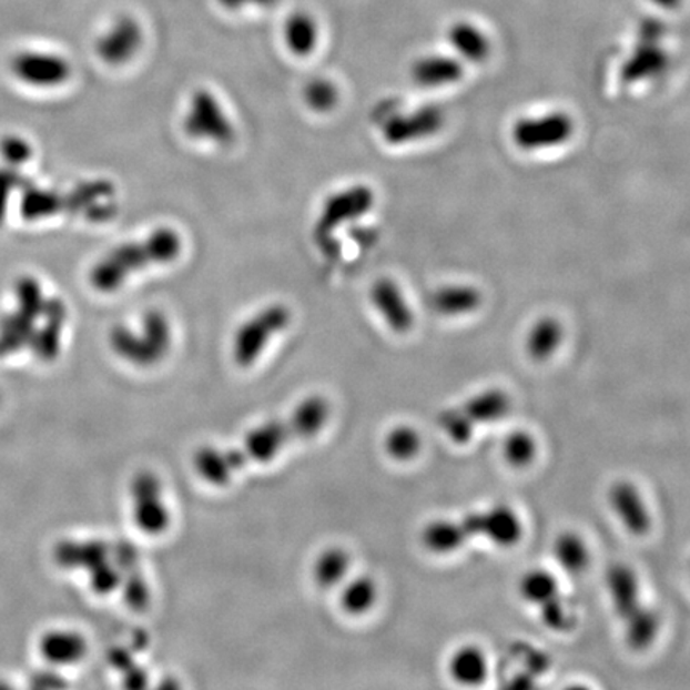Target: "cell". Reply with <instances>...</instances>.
Instances as JSON below:
<instances>
[{"label": "cell", "mask_w": 690, "mask_h": 690, "mask_svg": "<svg viewBox=\"0 0 690 690\" xmlns=\"http://www.w3.org/2000/svg\"><path fill=\"white\" fill-rule=\"evenodd\" d=\"M303 97L312 111L322 112L323 114V112L333 111V109L337 106L341 100V92L333 80L317 78L312 79L311 82L304 87Z\"/></svg>", "instance_id": "cell-32"}, {"label": "cell", "mask_w": 690, "mask_h": 690, "mask_svg": "<svg viewBox=\"0 0 690 690\" xmlns=\"http://www.w3.org/2000/svg\"><path fill=\"white\" fill-rule=\"evenodd\" d=\"M540 616L548 628H554V630L562 631L574 623L572 609L559 595L540 606Z\"/></svg>", "instance_id": "cell-35"}, {"label": "cell", "mask_w": 690, "mask_h": 690, "mask_svg": "<svg viewBox=\"0 0 690 690\" xmlns=\"http://www.w3.org/2000/svg\"><path fill=\"white\" fill-rule=\"evenodd\" d=\"M38 653L49 667L71 668L85 659L89 642L82 633L72 628H50L40 635Z\"/></svg>", "instance_id": "cell-15"}, {"label": "cell", "mask_w": 690, "mask_h": 690, "mask_svg": "<svg viewBox=\"0 0 690 690\" xmlns=\"http://www.w3.org/2000/svg\"><path fill=\"white\" fill-rule=\"evenodd\" d=\"M133 503V521L149 536H160L172 525V514L163 499L162 481L152 471H140L130 486Z\"/></svg>", "instance_id": "cell-10"}, {"label": "cell", "mask_w": 690, "mask_h": 690, "mask_svg": "<svg viewBox=\"0 0 690 690\" xmlns=\"http://www.w3.org/2000/svg\"><path fill=\"white\" fill-rule=\"evenodd\" d=\"M20 191V213L23 220H47L64 212V194L53 189L35 186L32 181L27 180Z\"/></svg>", "instance_id": "cell-20"}, {"label": "cell", "mask_w": 690, "mask_h": 690, "mask_svg": "<svg viewBox=\"0 0 690 690\" xmlns=\"http://www.w3.org/2000/svg\"><path fill=\"white\" fill-rule=\"evenodd\" d=\"M478 534L500 547H514L522 537L521 519L507 505H497L459 521L430 522L423 531V542L434 554H453Z\"/></svg>", "instance_id": "cell-3"}, {"label": "cell", "mask_w": 690, "mask_h": 690, "mask_svg": "<svg viewBox=\"0 0 690 690\" xmlns=\"http://www.w3.org/2000/svg\"><path fill=\"white\" fill-rule=\"evenodd\" d=\"M23 174L18 172V169L13 166H7V169H0V226H2L6 214L9 212L10 199H12L13 191H20L24 181Z\"/></svg>", "instance_id": "cell-37"}, {"label": "cell", "mask_w": 690, "mask_h": 690, "mask_svg": "<svg viewBox=\"0 0 690 690\" xmlns=\"http://www.w3.org/2000/svg\"><path fill=\"white\" fill-rule=\"evenodd\" d=\"M609 504L625 528L642 536L651 528V515L637 486L630 481H617L609 491Z\"/></svg>", "instance_id": "cell-17"}, {"label": "cell", "mask_w": 690, "mask_h": 690, "mask_svg": "<svg viewBox=\"0 0 690 690\" xmlns=\"http://www.w3.org/2000/svg\"><path fill=\"white\" fill-rule=\"evenodd\" d=\"M173 344L170 318L162 311H148L136 329L118 325L109 333L112 352L140 368L158 365L169 355Z\"/></svg>", "instance_id": "cell-4"}, {"label": "cell", "mask_w": 690, "mask_h": 690, "mask_svg": "<svg viewBox=\"0 0 690 690\" xmlns=\"http://www.w3.org/2000/svg\"><path fill=\"white\" fill-rule=\"evenodd\" d=\"M510 398L499 388H489L465 402L456 409L460 419L475 432L479 424H491L503 419L510 412Z\"/></svg>", "instance_id": "cell-19"}, {"label": "cell", "mask_w": 690, "mask_h": 690, "mask_svg": "<svg viewBox=\"0 0 690 690\" xmlns=\"http://www.w3.org/2000/svg\"><path fill=\"white\" fill-rule=\"evenodd\" d=\"M372 303L377 314L383 317L385 325L392 332L405 334L412 332L414 322V312L403 293L402 286L395 280L379 278L374 283L372 293Z\"/></svg>", "instance_id": "cell-16"}, {"label": "cell", "mask_w": 690, "mask_h": 690, "mask_svg": "<svg viewBox=\"0 0 690 690\" xmlns=\"http://www.w3.org/2000/svg\"><path fill=\"white\" fill-rule=\"evenodd\" d=\"M420 446H423L420 435L409 425H398V427L392 428L385 438V451L402 463L416 457L420 451Z\"/></svg>", "instance_id": "cell-31"}, {"label": "cell", "mask_w": 690, "mask_h": 690, "mask_svg": "<svg viewBox=\"0 0 690 690\" xmlns=\"http://www.w3.org/2000/svg\"><path fill=\"white\" fill-rule=\"evenodd\" d=\"M377 599V585L368 576L355 577L341 590V608L351 616H363L373 609Z\"/></svg>", "instance_id": "cell-28"}, {"label": "cell", "mask_w": 690, "mask_h": 690, "mask_svg": "<svg viewBox=\"0 0 690 690\" xmlns=\"http://www.w3.org/2000/svg\"><path fill=\"white\" fill-rule=\"evenodd\" d=\"M14 300L18 308L34 317H42L45 311L47 297L43 296L42 285L29 275H23L14 283Z\"/></svg>", "instance_id": "cell-33"}, {"label": "cell", "mask_w": 690, "mask_h": 690, "mask_svg": "<svg viewBox=\"0 0 690 690\" xmlns=\"http://www.w3.org/2000/svg\"><path fill=\"white\" fill-rule=\"evenodd\" d=\"M374 202H376V195L373 189L365 184H355V186L329 195L323 203L314 229L315 242L318 243L319 248L334 256L337 250L336 239H334L336 232L372 212Z\"/></svg>", "instance_id": "cell-6"}, {"label": "cell", "mask_w": 690, "mask_h": 690, "mask_svg": "<svg viewBox=\"0 0 690 690\" xmlns=\"http://www.w3.org/2000/svg\"><path fill=\"white\" fill-rule=\"evenodd\" d=\"M0 154L6 160L7 165L20 169L24 163L32 159V148L24 138L10 134L0 143Z\"/></svg>", "instance_id": "cell-36"}, {"label": "cell", "mask_w": 690, "mask_h": 690, "mask_svg": "<svg viewBox=\"0 0 690 690\" xmlns=\"http://www.w3.org/2000/svg\"><path fill=\"white\" fill-rule=\"evenodd\" d=\"M223 9L231 10V12H237V10L250 9V7H256V9H268V7L277 6L278 0H216Z\"/></svg>", "instance_id": "cell-39"}, {"label": "cell", "mask_w": 690, "mask_h": 690, "mask_svg": "<svg viewBox=\"0 0 690 690\" xmlns=\"http://www.w3.org/2000/svg\"><path fill=\"white\" fill-rule=\"evenodd\" d=\"M653 2L659 3V6L664 7V9H671V7L678 6V0H653Z\"/></svg>", "instance_id": "cell-40"}, {"label": "cell", "mask_w": 690, "mask_h": 690, "mask_svg": "<svg viewBox=\"0 0 690 690\" xmlns=\"http://www.w3.org/2000/svg\"><path fill=\"white\" fill-rule=\"evenodd\" d=\"M64 212L82 214L93 223H106L118 214L114 184L108 180L83 181L64 194Z\"/></svg>", "instance_id": "cell-14"}, {"label": "cell", "mask_w": 690, "mask_h": 690, "mask_svg": "<svg viewBox=\"0 0 690 690\" xmlns=\"http://www.w3.org/2000/svg\"><path fill=\"white\" fill-rule=\"evenodd\" d=\"M143 42L144 32L140 21L132 14H122L98 38L94 50L109 67H122L136 57Z\"/></svg>", "instance_id": "cell-13"}, {"label": "cell", "mask_w": 690, "mask_h": 690, "mask_svg": "<svg viewBox=\"0 0 690 690\" xmlns=\"http://www.w3.org/2000/svg\"><path fill=\"white\" fill-rule=\"evenodd\" d=\"M572 134L574 120L559 111L519 119L511 132L514 143L528 152L562 146Z\"/></svg>", "instance_id": "cell-11"}, {"label": "cell", "mask_w": 690, "mask_h": 690, "mask_svg": "<svg viewBox=\"0 0 690 690\" xmlns=\"http://www.w3.org/2000/svg\"><path fill=\"white\" fill-rule=\"evenodd\" d=\"M412 75L417 85L438 89L459 82L464 75V67L448 54H427L414 61Z\"/></svg>", "instance_id": "cell-18"}, {"label": "cell", "mask_w": 690, "mask_h": 690, "mask_svg": "<svg viewBox=\"0 0 690 690\" xmlns=\"http://www.w3.org/2000/svg\"><path fill=\"white\" fill-rule=\"evenodd\" d=\"M481 304V293L474 286L446 285L432 294L430 306L445 317L471 314Z\"/></svg>", "instance_id": "cell-22"}, {"label": "cell", "mask_w": 690, "mask_h": 690, "mask_svg": "<svg viewBox=\"0 0 690 690\" xmlns=\"http://www.w3.org/2000/svg\"><path fill=\"white\" fill-rule=\"evenodd\" d=\"M35 322L38 317L18 307L12 314L7 315L0 325V352L17 351L21 345L31 343L35 333Z\"/></svg>", "instance_id": "cell-27"}, {"label": "cell", "mask_w": 690, "mask_h": 690, "mask_svg": "<svg viewBox=\"0 0 690 690\" xmlns=\"http://www.w3.org/2000/svg\"><path fill=\"white\" fill-rule=\"evenodd\" d=\"M555 557L558 565L568 572H582L590 561V551L582 537L574 532H565L555 542Z\"/></svg>", "instance_id": "cell-29"}, {"label": "cell", "mask_w": 690, "mask_h": 690, "mask_svg": "<svg viewBox=\"0 0 690 690\" xmlns=\"http://www.w3.org/2000/svg\"><path fill=\"white\" fill-rule=\"evenodd\" d=\"M562 337H565V332H562L561 323L557 318L544 317L534 323L532 328L529 329L526 348L534 359L545 362L554 357L562 343Z\"/></svg>", "instance_id": "cell-24"}, {"label": "cell", "mask_w": 690, "mask_h": 690, "mask_svg": "<svg viewBox=\"0 0 690 690\" xmlns=\"http://www.w3.org/2000/svg\"><path fill=\"white\" fill-rule=\"evenodd\" d=\"M12 71L20 82L35 89H53L71 78V64L67 58L35 50L14 54Z\"/></svg>", "instance_id": "cell-12"}, {"label": "cell", "mask_w": 690, "mask_h": 690, "mask_svg": "<svg viewBox=\"0 0 690 690\" xmlns=\"http://www.w3.org/2000/svg\"><path fill=\"white\" fill-rule=\"evenodd\" d=\"M125 598L126 602L138 611H143L149 605V588L144 582L143 576L138 572L130 574L129 582L125 585Z\"/></svg>", "instance_id": "cell-38"}, {"label": "cell", "mask_w": 690, "mask_h": 690, "mask_svg": "<svg viewBox=\"0 0 690 690\" xmlns=\"http://www.w3.org/2000/svg\"><path fill=\"white\" fill-rule=\"evenodd\" d=\"M449 45L471 63H483L491 53V40L477 24L457 21L448 31Z\"/></svg>", "instance_id": "cell-21"}, {"label": "cell", "mask_w": 690, "mask_h": 690, "mask_svg": "<svg viewBox=\"0 0 690 690\" xmlns=\"http://www.w3.org/2000/svg\"><path fill=\"white\" fill-rule=\"evenodd\" d=\"M352 568V558L347 550L341 547L328 548L323 551L314 565V580L318 587L332 590L343 584Z\"/></svg>", "instance_id": "cell-25"}, {"label": "cell", "mask_w": 690, "mask_h": 690, "mask_svg": "<svg viewBox=\"0 0 690 690\" xmlns=\"http://www.w3.org/2000/svg\"><path fill=\"white\" fill-rule=\"evenodd\" d=\"M329 416L328 399L312 395L303 399L288 417L271 419L252 428L235 448L205 446L199 449L194 456L195 471L209 485L226 486L250 464L271 463L292 443L317 437L328 424Z\"/></svg>", "instance_id": "cell-1"}, {"label": "cell", "mask_w": 690, "mask_h": 690, "mask_svg": "<svg viewBox=\"0 0 690 690\" xmlns=\"http://www.w3.org/2000/svg\"><path fill=\"white\" fill-rule=\"evenodd\" d=\"M445 120V112L435 104H427V106L413 109V111H399V109H390V104L384 103L383 109L377 114V122H379L385 143L392 144V146H405V144L427 140L443 129Z\"/></svg>", "instance_id": "cell-8"}, {"label": "cell", "mask_w": 690, "mask_h": 690, "mask_svg": "<svg viewBox=\"0 0 690 690\" xmlns=\"http://www.w3.org/2000/svg\"><path fill=\"white\" fill-rule=\"evenodd\" d=\"M183 252V239L172 227H159L140 242L123 243L104 254L92 268L90 282L101 293L118 292L138 272L172 264Z\"/></svg>", "instance_id": "cell-2"}, {"label": "cell", "mask_w": 690, "mask_h": 690, "mask_svg": "<svg viewBox=\"0 0 690 690\" xmlns=\"http://www.w3.org/2000/svg\"><path fill=\"white\" fill-rule=\"evenodd\" d=\"M449 673L457 682L465 686H477L488 674V662L485 653L475 646H464L454 653L449 662Z\"/></svg>", "instance_id": "cell-26"}, {"label": "cell", "mask_w": 690, "mask_h": 690, "mask_svg": "<svg viewBox=\"0 0 690 690\" xmlns=\"http://www.w3.org/2000/svg\"><path fill=\"white\" fill-rule=\"evenodd\" d=\"M519 591H521V597L526 601L539 606L545 605V602L559 595L558 582L554 574L544 571V569H536V571L525 574L521 584H519Z\"/></svg>", "instance_id": "cell-30"}, {"label": "cell", "mask_w": 690, "mask_h": 690, "mask_svg": "<svg viewBox=\"0 0 690 690\" xmlns=\"http://www.w3.org/2000/svg\"><path fill=\"white\" fill-rule=\"evenodd\" d=\"M283 39L290 52L308 57L318 45V24L308 12H293L283 27Z\"/></svg>", "instance_id": "cell-23"}, {"label": "cell", "mask_w": 690, "mask_h": 690, "mask_svg": "<svg viewBox=\"0 0 690 690\" xmlns=\"http://www.w3.org/2000/svg\"><path fill=\"white\" fill-rule=\"evenodd\" d=\"M183 126L189 138L203 143L231 146L235 140V126L226 109L206 89H199L192 94Z\"/></svg>", "instance_id": "cell-9"}, {"label": "cell", "mask_w": 690, "mask_h": 690, "mask_svg": "<svg viewBox=\"0 0 690 690\" xmlns=\"http://www.w3.org/2000/svg\"><path fill=\"white\" fill-rule=\"evenodd\" d=\"M537 454L536 439L528 432L517 430L508 435L504 443V456L514 467H528Z\"/></svg>", "instance_id": "cell-34"}, {"label": "cell", "mask_w": 690, "mask_h": 690, "mask_svg": "<svg viewBox=\"0 0 690 690\" xmlns=\"http://www.w3.org/2000/svg\"><path fill=\"white\" fill-rule=\"evenodd\" d=\"M608 588L613 608L627 628L631 648L646 649L651 646L659 631V617L642 606L635 572L627 566H613L608 572Z\"/></svg>", "instance_id": "cell-5"}, {"label": "cell", "mask_w": 690, "mask_h": 690, "mask_svg": "<svg viewBox=\"0 0 690 690\" xmlns=\"http://www.w3.org/2000/svg\"><path fill=\"white\" fill-rule=\"evenodd\" d=\"M292 323V312L283 304L261 308L239 326L232 339V358L240 368H250L260 359L267 345Z\"/></svg>", "instance_id": "cell-7"}]
</instances>
